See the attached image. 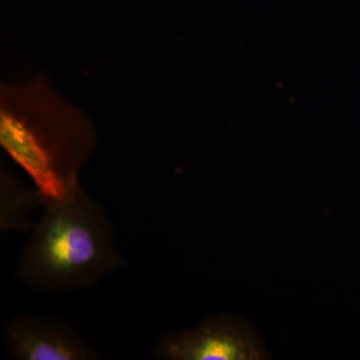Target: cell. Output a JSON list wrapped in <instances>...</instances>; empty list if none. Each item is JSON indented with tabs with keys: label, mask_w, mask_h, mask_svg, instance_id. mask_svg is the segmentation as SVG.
<instances>
[{
	"label": "cell",
	"mask_w": 360,
	"mask_h": 360,
	"mask_svg": "<svg viewBox=\"0 0 360 360\" xmlns=\"http://www.w3.org/2000/svg\"><path fill=\"white\" fill-rule=\"evenodd\" d=\"M86 116L41 77L0 90V144L27 174L45 206L71 198L96 149Z\"/></svg>",
	"instance_id": "1"
},
{
	"label": "cell",
	"mask_w": 360,
	"mask_h": 360,
	"mask_svg": "<svg viewBox=\"0 0 360 360\" xmlns=\"http://www.w3.org/2000/svg\"><path fill=\"white\" fill-rule=\"evenodd\" d=\"M44 210L18 258L21 283L44 293L86 290L124 264L103 206L82 187Z\"/></svg>",
	"instance_id": "2"
},
{
	"label": "cell",
	"mask_w": 360,
	"mask_h": 360,
	"mask_svg": "<svg viewBox=\"0 0 360 360\" xmlns=\"http://www.w3.org/2000/svg\"><path fill=\"white\" fill-rule=\"evenodd\" d=\"M160 360H260L269 357L264 341L240 317L221 314L195 328L161 336L151 349Z\"/></svg>",
	"instance_id": "3"
},
{
	"label": "cell",
	"mask_w": 360,
	"mask_h": 360,
	"mask_svg": "<svg viewBox=\"0 0 360 360\" xmlns=\"http://www.w3.org/2000/svg\"><path fill=\"white\" fill-rule=\"evenodd\" d=\"M4 347L16 360H97L101 354L63 319L20 315L6 322Z\"/></svg>",
	"instance_id": "4"
},
{
	"label": "cell",
	"mask_w": 360,
	"mask_h": 360,
	"mask_svg": "<svg viewBox=\"0 0 360 360\" xmlns=\"http://www.w3.org/2000/svg\"><path fill=\"white\" fill-rule=\"evenodd\" d=\"M45 207L37 189H30L13 176L1 174L0 188V229L2 231H27L34 222L30 214L35 208Z\"/></svg>",
	"instance_id": "5"
}]
</instances>
